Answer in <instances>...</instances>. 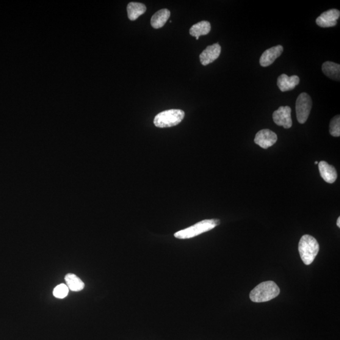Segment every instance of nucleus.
<instances>
[{
    "label": "nucleus",
    "mask_w": 340,
    "mask_h": 340,
    "mask_svg": "<svg viewBox=\"0 0 340 340\" xmlns=\"http://www.w3.org/2000/svg\"><path fill=\"white\" fill-rule=\"evenodd\" d=\"M280 292V289L274 282H264L251 291L250 298L253 303L268 302L277 297Z\"/></svg>",
    "instance_id": "nucleus-1"
},
{
    "label": "nucleus",
    "mask_w": 340,
    "mask_h": 340,
    "mask_svg": "<svg viewBox=\"0 0 340 340\" xmlns=\"http://www.w3.org/2000/svg\"><path fill=\"white\" fill-rule=\"evenodd\" d=\"M298 248L304 264L309 265L314 262L318 254L319 245L314 237L306 234L301 237Z\"/></svg>",
    "instance_id": "nucleus-2"
},
{
    "label": "nucleus",
    "mask_w": 340,
    "mask_h": 340,
    "mask_svg": "<svg viewBox=\"0 0 340 340\" xmlns=\"http://www.w3.org/2000/svg\"><path fill=\"white\" fill-rule=\"evenodd\" d=\"M220 224L219 219H206L201 221L195 225L183 229L174 234L176 238L181 239H190L206 232L211 231Z\"/></svg>",
    "instance_id": "nucleus-3"
},
{
    "label": "nucleus",
    "mask_w": 340,
    "mask_h": 340,
    "mask_svg": "<svg viewBox=\"0 0 340 340\" xmlns=\"http://www.w3.org/2000/svg\"><path fill=\"white\" fill-rule=\"evenodd\" d=\"M185 117V112L179 109L165 110L157 114L154 119V124L157 128H166L175 126L181 123Z\"/></svg>",
    "instance_id": "nucleus-4"
},
{
    "label": "nucleus",
    "mask_w": 340,
    "mask_h": 340,
    "mask_svg": "<svg viewBox=\"0 0 340 340\" xmlns=\"http://www.w3.org/2000/svg\"><path fill=\"white\" fill-rule=\"evenodd\" d=\"M312 106V99L308 93H302L298 96L295 110L298 123L302 124L306 123L310 114Z\"/></svg>",
    "instance_id": "nucleus-5"
},
{
    "label": "nucleus",
    "mask_w": 340,
    "mask_h": 340,
    "mask_svg": "<svg viewBox=\"0 0 340 340\" xmlns=\"http://www.w3.org/2000/svg\"><path fill=\"white\" fill-rule=\"evenodd\" d=\"M291 109L289 106H281L273 113V122L279 126L285 129L291 128L292 126Z\"/></svg>",
    "instance_id": "nucleus-6"
},
{
    "label": "nucleus",
    "mask_w": 340,
    "mask_h": 340,
    "mask_svg": "<svg viewBox=\"0 0 340 340\" xmlns=\"http://www.w3.org/2000/svg\"><path fill=\"white\" fill-rule=\"evenodd\" d=\"M277 139V135L274 132L270 129H262L257 132L255 143L263 149H268L274 145Z\"/></svg>",
    "instance_id": "nucleus-7"
},
{
    "label": "nucleus",
    "mask_w": 340,
    "mask_h": 340,
    "mask_svg": "<svg viewBox=\"0 0 340 340\" xmlns=\"http://www.w3.org/2000/svg\"><path fill=\"white\" fill-rule=\"evenodd\" d=\"M340 16L339 10L331 9L323 12L316 18V24L323 28H328L336 26L337 21Z\"/></svg>",
    "instance_id": "nucleus-8"
},
{
    "label": "nucleus",
    "mask_w": 340,
    "mask_h": 340,
    "mask_svg": "<svg viewBox=\"0 0 340 340\" xmlns=\"http://www.w3.org/2000/svg\"><path fill=\"white\" fill-rule=\"evenodd\" d=\"M221 47L218 43L207 46L206 49L200 55L201 64L207 66L216 60L220 56Z\"/></svg>",
    "instance_id": "nucleus-9"
},
{
    "label": "nucleus",
    "mask_w": 340,
    "mask_h": 340,
    "mask_svg": "<svg viewBox=\"0 0 340 340\" xmlns=\"http://www.w3.org/2000/svg\"><path fill=\"white\" fill-rule=\"evenodd\" d=\"M283 51L284 48L281 45L272 47V48L266 50L262 54L261 59H259V64L263 67H267L273 64L275 61L281 56Z\"/></svg>",
    "instance_id": "nucleus-10"
},
{
    "label": "nucleus",
    "mask_w": 340,
    "mask_h": 340,
    "mask_svg": "<svg viewBox=\"0 0 340 340\" xmlns=\"http://www.w3.org/2000/svg\"><path fill=\"white\" fill-rule=\"evenodd\" d=\"M319 170L321 176L328 184H333L338 177V174L335 168L329 165L327 162L322 161L318 163Z\"/></svg>",
    "instance_id": "nucleus-11"
},
{
    "label": "nucleus",
    "mask_w": 340,
    "mask_h": 340,
    "mask_svg": "<svg viewBox=\"0 0 340 340\" xmlns=\"http://www.w3.org/2000/svg\"><path fill=\"white\" fill-rule=\"evenodd\" d=\"M300 79L297 75L287 76L286 74H281L277 79V86L283 92L294 90L299 84Z\"/></svg>",
    "instance_id": "nucleus-12"
},
{
    "label": "nucleus",
    "mask_w": 340,
    "mask_h": 340,
    "mask_svg": "<svg viewBox=\"0 0 340 340\" xmlns=\"http://www.w3.org/2000/svg\"><path fill=\"white\" fill-rule=\"evenodd\" d=\"M171 13L168 9H162L154 13L151 20V26L154 29H160L167 23Z\"/></svg>",
    "instance_id": "nucleus-13"
},
{
    "label": "nucleus",
    "mask_w": 340,
    "mask_h": 340,
    "mask_svg": "<svg viewBox=\"0 0 340 340\" xmlns=\"http://www.w3.org/2000/svg\"><path fill=\"white\" fill-rule=\"evenodd\" d=\"M211 26L210 22L207 21H201L198 23L193 25L190 29V34L195 37L196 40H198L201 35H206L211 32Z\"/></svg>",
    "instance_id": "nucleus-14"
},
{
    "label": "nucleus",
    "mask_w": 340,
    "mask_h": 340,
    "mask_svg": "<svg viewBox=\"0 0 340 340\" xmlns=\"http://www.w3.org/2000/svg\"><path fill=\"white\" fill-rule=\"evenodd\" d=\"M322 71L326 76L331 79L339 81L340 65L335 63L326 62L322 65Z\"/></svg>",
    "instance_id": "nucleus-15"
},
{
    "label": "nucleus",
    "mask_w": 340,
    "mask_h": 340,
    "mask_svg": "<svg viewBox=\"0 0 340 340\" xmlns=\"http://www.w3.org/2000/svg\"><path fill=\"white\" fill-rule=\"evenodd\" d=\"M128 18L130 21H135L146 12V7L141 3L131 2L127 7Z\"/></svg>",
    "instance_id": "nucleus-16"
},
{
    "label": "nucleus",
    "mask_w": 340,
    "mask_h": 340,
    "mask_svg": "<svg viewBox=\"0 0 340 340\" xmlns=\"http://www.w3.org/2000/svg\"><path fill=\"white\" fill-rule=\"evenodd\" d=\"M66 286L72 291L78 292L84 289L85 284L78 276L73 273H68L65 276Z\"/></svg>",
    "instance_id": "nucleus-17"
},
{
    "label": "nucleus",
    "mask_w": 340,
    "mask_h": 340,
    "mask_svg": "<svg viewBox=\"0 0 340 340\" xmlns=\"http://www.w3.org/2000/svg\"><path fill=\"white\" fill-rule=\"evenodd\" d=\"M330 134L333 137H339L340 135V116H335L331 119L330 124Z\"/></svg>",
    "instance_id": "nucleus-18"
},
{
    "label": "nucleus",
    "mask_w": 340,
    "mask_h": 340,
    "mask_svg": "<svg viewBox=\"0 0 340 340\" xmlns=\"http://www.w3.org/2000/svg\"><path fill=\"white\" fill-rule=\"evenodd\" d=\"M68 287L64 284L58 285L53 291L54 297L58 298H65L68 295Z\"/></svg>",
    "instance_id": "nucleus-19"
},
{
    "label": "nucleus",
    "mask_w": 340,
    "mask_h": 340,
    "mask_svg": "<svg viewBox=\"0 0 340 340\" xmlns=\"http://www.w3.org/2000/svg\"><path fill=\"white\" fill-rule=\"evenodd\" d=\"M337 226L338 227V228H340V217L338 218V220H337V223H336Z\"/></svg>",
    "instance_id": "nucleus-20"
},
{
    "label": "nucleus",
    "mask_w": 340,
    "mask_h": 340,
    "mask_svg": "<svg viewBox=\"0 0 340 340\" xmlns=\"http://www.w3.org/2000/svg\"><path fill=\"white\" fill-rule=\"evenodd\" d=\"M315 163V165H317V164H318V162H315V163Z\"/></svg>",
    "instance_id": "nucleus-21"
}]
</instances>
